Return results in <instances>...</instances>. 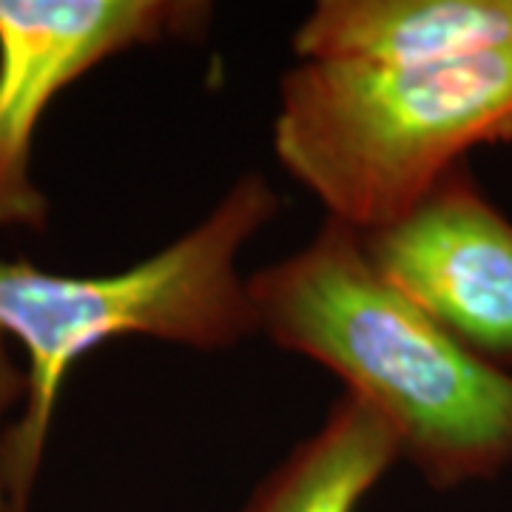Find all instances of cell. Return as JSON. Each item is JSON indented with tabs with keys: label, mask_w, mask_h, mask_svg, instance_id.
I'll return each mask as SVG.
<instances>
[{
	"label": "cell",
	"mask_w": 512,
	"mask_h": 512,
	"mask_svg": "<svg viewBox=\"0 0 512 512\" xmlns=\"http://www.w3.org/2000/svg\"><path fill=\"white\" fill-rule=\"evenodd\" d=\"M259 333L330 370L399 436L433 490L512 467V373L478 359L367 259L356 231L319 225L245 279Z\"/></svg>",
	"instance_id": "obj_1"
},
{
	"label": "cell",
	"mask_w": 512,
	"mask_h": 512,
	"mask_svg": "<svg viewBox=\"0 0 512 512\" xmlns=\"http://www.w3.org/2000/svg\"><path fill=\"white\" fill-rule=\"evenodd\" d=\"M211 18L200 0H0V228L46 225L29 163L57 94L128 49L200 40Z\"/></svg>",
	"instance_id": "obj_4"
},
{
	"label": "cell",
	"mask_w": 512,
	"mask_h": 512,
	"mask_svg": "<svg viewBox=\"0 0 512 512\" xmlns=\"http://www.w3.org/2000/svg\"><path fill=\"white\" fill-rule=\"evenodd\" d=\"M399 458L396 430L370 404L342 393L319 430L262 478L242 512H356Z\"/></svg>",
	"instance_id": "obj_7"
},
{
	"label": "cell",
	"mask_w": 512,
	"mask_h": 512,
	"mask_svg": "<svg viewBox=\"0 0 512 512\" xmlns=\"http://www.w3.org/2000/svg\"><path fill=\"white\" fill-rule=\"evenodd\" d=\"M29 396V379H26V370H20L9 353V339L0 333V419L6 416V410H12L15 404L23 399L26 402ZM0 512H18L12 504V495L6 487V476H3V467H0Z\"/></svg>",
	"instance_id": "obj_8"
},
{
	"label": "cell",
	"mask_w": 512,
	"mask_h": 512,
	"mask_svg": "<svg viewBox=\"0 0 512 512\" xmlns=\"http://www.w3.org/2000/svg\"><path fill=\"white\" fill-rule=\"evenodd\" d=\"M512 43V0H319L291 37L319 63L433 66Z\"/></svg>",
	"instance_id": "obj_6"
},
{
	"label": "cell",
	"mask_w": 512,
	"mask_h": 512,
	"mask_svg": "<svg viewBox=\"0 0 512 512\" xmlns=\"http://www.w3.org/2000/svg\"><path fill=\"white\" fill-rule=\"evenodd\" d=\"M276 214L271 183L245 171L191 231L120 274H49L0 259V333L29 356L23 416L0 436L15 510L26 512L60 387L80 356L117 336L222 353L259 333L237 259Z\"/></svg>",
	"instance_id": "obj_2"
},
{
	"label": "cell",
	"mask_w": 512,
	"mask_h": 512,
	"mask_svg": "<svg viewBox=\"0 0 512 512\" xmlns=\"http://www.w3.org/2000/svg\"><path fill=\"white\" fill-rule=\"evenodd\" d=\"M370 265L478 359L512 373V220L456 165L402 220L356 234Z\"/></svg>",
	"instance_id": "obj_5"
},
{
	"label": "cell",
	"mask_w": 512,
	"mask_h": 512,
	"mask_svg": "<svg viewBox=\"0 0 512 512\" xmlns=\"http://www.w3.org/2000/svg\"><path fill=\"white\" fill-rule=\"evenodd\" d=\"M498 143H512V43L410 69L299 60L279 83L276 160L356 234L402 220Z\"/></svg>",
	"instance_id": "obj_3"
}]
</instances>
